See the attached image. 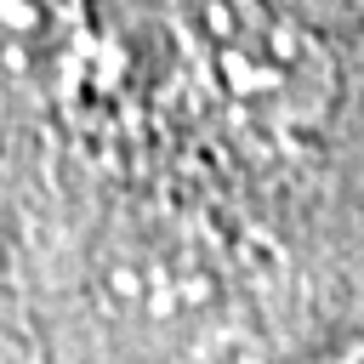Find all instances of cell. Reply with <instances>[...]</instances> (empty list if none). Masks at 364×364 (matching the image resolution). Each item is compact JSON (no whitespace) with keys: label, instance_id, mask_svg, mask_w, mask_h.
Returning <instances> with one entry per match:
<instances>
[{"label":"cell","instance_id":"6da1fadb","mask_svg":"<svg viewBox=\"0 0 364 364\" xmlns=\"http://www.w3.org/2000/svg\"><path fill=\"white\" fill-rule=\"evenodd\" d=\"M91 40V0H0V68L57 80Z\"/></svg>","mask_w":364,"mask_h":364}]
</instances>
